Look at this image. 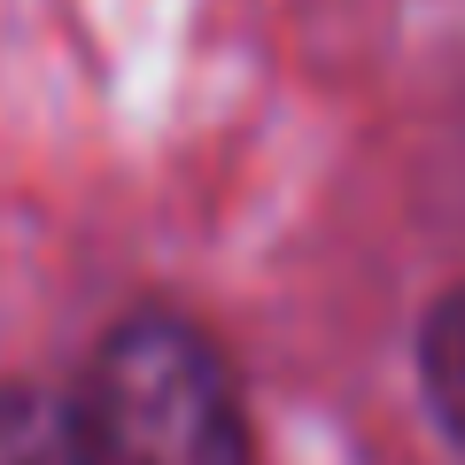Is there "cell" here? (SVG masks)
Here are the masks:
<instances>
[{
    "mask_svg": "<svg viewBox=\"0 0 465 465\" xmlns=\"http://www.w3.org/2000/svg\"><path fill=\"white\" fill-rule=\"evenodd\" d=\"M85 465H249V419L217 349L179 318L116 326L78 403Z\"/></svg>",
    "mask_w": 465,
    "mask_h": 465,
    "instance_id": "1",
    "label": "cell"
},
{
    "mask_svg": "<svg viewBox=\"0 0 465 465\" xmlns=\"http://www.w3.org/2000/svg\"><path fill=\"white\" fill-rule=\"evenodd\" d=\"M0 465H85L78 411L32 388H0Z\"/></svg>",
    "mask_w": 465,
    "mask_h": 465,
    "instance_id": "2",
    "label": "cell"
},
{
    "mask_svg": "<svg viewBox=\"0 0 465 465\" xmlns=\"http://www.w3.org/2000/svg\"><path fill=\"white\" fill-rule=\"evenodd\" d=\"M427 388H434L442 427L465 442V295H450L427 326Z\"/></svg>",
    "mask_w": 465,
    "mask_h": 465,
    "instance_id": "3",
    "label": "cell"
}]
</instances>
